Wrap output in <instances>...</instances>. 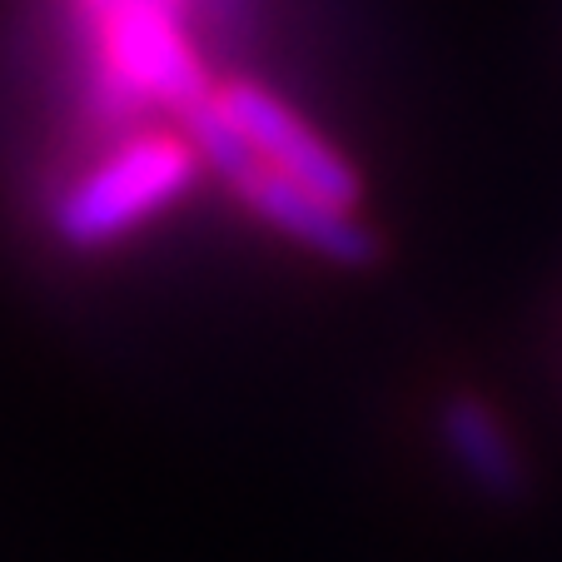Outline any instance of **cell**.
<instances>
[{"label":"cell","instance_id":"6da1fadb","mask_svg":"<svg viewBox=\"0 0 562 562\" xmlns=\"http://www.w3.org/2000/svg\"><path fill=\"white\" fill-rule=\"evenodd\" d=\"M200 155L190 149V139L175 135H139L125 149L90 170L75 190L60 194L55 204V234L70 249H100L120 234H130L135 224H145L155 210H165L170 200H180L194 180Z\"/></svg>","mask_w":562,"mask_h":562},{"label":"cell","instance_id":"7a4b0ae2","mask_svg":"<svg viewBox=\"0 0 562 562\" xmlns=\"http://www.w3.org/2000/svg\"><path fill=\"white\" fill-rule=\"evenodd\" d=\"M180 15L184 11L165 0H120L115 11L95 21L100 65L125 80L145 105H165L175 115L214 95L210 70Z\"/></svg>","mask_w":562,"mask_h":562},{"label":"cell","instance_id":"3957f363","mask_svg":"<svg viewBox=\"0 0 562 562\" xmlns=\"http://www.w3.org/2000/svg\"><path fill=\"white\" fill-rule=\"evenodd\" d=\"M220 95H224V105H229V115L239 120V130L249 135V145L259 149V159H265L274 175L299 180L304 190L324 194V200H339V204H349V210L363 200L359 170H353L349 159L318 135L314 125H304L274 90L255 86V80H229Z\"/></svg>","mask_w":562,"mask_h":562},{"label":"cell","instance_id":"277c9868","mask_svg":"<svg viewBox=\"0 0 562 562\" xmlns=\"http://www.w3.org/2000/svg\"><path fill=\"white\" fill-rule=\"evenodd\" d=\"M239 200L269 224V229L289 234L294 245L314 249L318 259H329L339 269H373L383 255V239L339 200L304 190L299 180H284L265 165L255 180L239 190Z\"/></svg>","mask_w":562,"mask_h":562},{"label":"cell","instance_id":"5b68a950","mask_svg":"<svg viewBox=\"0 0 562 562\" xmlns=\"http://www.w3.org/2000/svg\"><path fill=\"white\" fill-rule=\"evenodd\" d=\"M438 434H443L448 453L463 463V473L473 477L483 493H493V498H518V493L528 488L518 443H513L503 418L493 414L483 398L453 393V398L438 408Z\"/></svg>","mask_w":562,"mask_h":562},{"label":"cell","instance_id":"8992f818","mask_svg":"<svg viewBox=\"0 0 562 562\" xmlns=\"http://www.w3.org/2000/svg\"><path fill=\"white\" fill-rule=\"evenodd\" d=\"M180 135L190 139V149L200 155V165H210V170L220 175L234 194H239L259 170H265L259 149L249 145V135L239 130V120L229 115V105H224L220 90H214L210 100H200V105L184 110V115H180Z\"/></svg>","mask_w":562,"mask_h":562},{"label":"cell","instance_id":"52a82bcc","mask_svg":"<svg viewBox=\"0 0 562 562\" xmlns=\"http://www.w3.org/2000/svg\"><path fill=\"white\" fill-rule=\"evenodd\" d=\"M194 15H200L204 35H210L214 45H229L234 35L245 31V15H249V0H194L190 5Z\"/></svg>","mask_w":562,"mask_h":562},{"label":"cell","instance_id":"ba28073f","mask_svg":"<svg viewBox=\"0 0 562 562\" xmlns=\"http://www.w3.org/2000/svg\"><path fill=\"white\" fill-rule=\"evenodd\" d=\"M80 5H86V15H90V25L100 21V15H110L120 5V0H80Z\"/></svg>","mask_w":562,"mask_h":562}]
</instances>
